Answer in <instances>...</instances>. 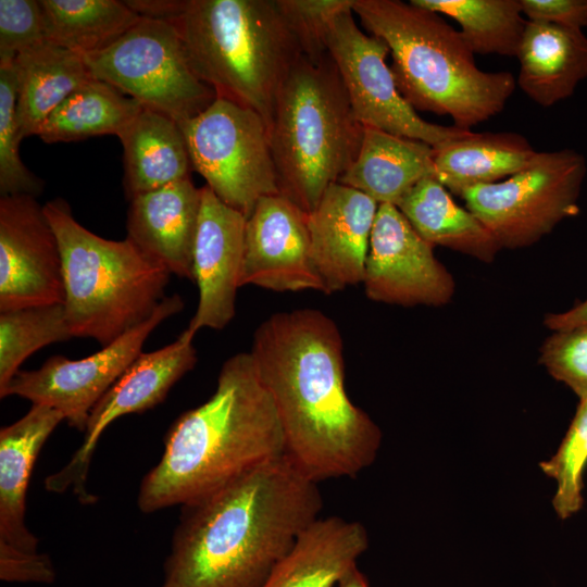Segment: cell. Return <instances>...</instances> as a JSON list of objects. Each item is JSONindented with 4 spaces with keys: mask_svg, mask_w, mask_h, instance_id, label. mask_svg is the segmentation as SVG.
I'll use <instances>...</instances> for the list:
<instances>
[{
    "mask_svg": "<svg viewBox=\"0 0 587 587\" xmlns=\"http://www.w3.org/2000/svg\"><path fill=\"white\" fill-rule=\"evenodd\" d=\"M245 285L325 294L311 255L308 213L282 195L260 199L246 221L240 287Z\"/></svg>",
    "mask_w": 587,
    "mask_h": 587,
    "instance_id": "cell-16",
    "label": "cell"
},
{
    "mask_svg": "<svg viewBox=\"0 0 587 587\" xmlns=\"http://www.w3.org/2000/svg\"><path fill=\"white\" fill-rule=\"evenodd\" d=\"M367 546L360 522L320 516L299 535L262 587H336Z\"/></svg>",
    "mask_w": 587,
    "mask_h": 587,
    "instance_id": "cell-21",
    "label": "cell"
},
{
    "mask_svg": "<svg viewBox=\"0 0 587 587\" xmlns=\"http://www.w3.org/2000/svg\"><path fill=\"white\" fill-rule=\"evenodd\" d=\"M201 188L190 177L129 200L127 238L171 275L193 280Z\"/></svg>",
    "mask_w": 587,
    "mask_h": 587,
    "instance_id": "cell-19",
    "label": "cell"
},
{
    "mask_svg": "<svg viewBox=\"0 0 587 587\" xmlns=\"http://www.w3.org/2000/svg\"><path fill=\"white\" fill-rule=\"evenodd\" d=\"M285 454L275 404L250 352L227 359L212 396L180 414L161 459L142 478L137 503L145 513L185 505Z\"/></svg>",
    "mask_w": 587,
    "mask_h": 587,
    "instance_id": "cell-3",
    "label": "cell"
},
{
    "mask_svg": "<svg viewBox=\"0 0 587 587\" xmlns=\"http://www.w3.org/2000/svg\"><path fill=\"white\" fill-rule=\"evenodd\" d=\"M183 308L179 295L165 297L147 321L98 352L78 360L53 355L37 370H20L0 397L18 396L53 408L84 433L91 410L141 353L149 335Z\"/></svg>",
    "mask_w": 587,
    "mask_h": 587,
    "instance_id": "cell-12",
    "label": "cell"
},
{
    "mask_svg": "<svg viewBox=\"0 0 587 587\" xmlns=\"http://www.w3.org/2000/svg\"><path fill=\"white\" fill-rule=\"evenodd\" d=\"M64 420L58 410L33 404L0 430V544L37 552L39 540L25 525V500L35 461L54 428Z\"/></svg>",
    "mask_w": 587,
    "mask_h": 587,
    "instance_id": "cell-20",
    "label": "cell"
},
{
    "mask_svg": "<svg viewBox=\"0 0 587 587\" xmlns=\"http://www.w3.org/2000/svg\"><path fill=\"white\" fill-rule=\"evenodd\" d=\"M378 205L362 191L334 183L308 214L311 255L326 295L362 284Z\"/></svg>",
    "mask_w": 587,
    "mask_h": 587,
    "instance_id": "cell-18",
    "label": "cell"
},
{
    "mask_svg": "<svg viewBox=\"0 0 587 587\" xmlns=\"http://www.w3.org/2000/svg\"><path fill=\"white\" fill-rule=\"evenodd\" d=\"M434 176L433 146L364 127L357 159L338 183L352 187L378 204L397 205L420 180Z\"/></svg>",
    "mask_w": 587,
    "mask_h": 587,
    "instance_id": "cell-23",
    "label": "cell"
},
{
    "mask_svg": "<svg viewBox=\"0 0 587 587\" xmlns=\"http://www.w3.org/2000/svg\"><path fill=\"white\" fill-rule=\"evenodd\" d=\"M527 21L566 27L587 26V0H521Z\"/></svg>",
    "mask_w": 587,
    "mask_h": 587,
    "instance_id": "cell-38",
    "label": "cell"
},
{
    "mask_svg": "<svg viewBox=\"0 0 587 587\" xmlns=\"http://www.w3.org/2000/svg\"><path fill=\"white\" fill-rule=\"evenodd\" d=\"M192 339L185 329L175 341L136 358L93 407L82 445L62 469L45 479L47 490H72L83 503L92 502L86 482L102 433L116 419L150 410L166 398L171 388L197 364Z\"/></svg>",
    "mask_w": 587,
    "mask_h": 587,
    "instance_id": "cell-13",
    "label": "cell"
},
{
    "mask_svg": "<svg viewBox=\"0 0 587 587\" xmlns=\"http://www.w3.org/2000/svg\"><path fill=\"white\" fill-rule=\"evenodd\" d=\"M57 236L36 197H0V312L62 303Z\"/></svg>",
    "mask_w": 587,
    "mask_h": 587,
    "instance_id": "cell-15",
    "label": "cell"
},
{
    "mask_svg": "<svg viewBox=\"0 0 587 587\" xmlns=\"http://www.w3.org/2000/svg\"><path fill=\"white\" fill-rule=\"evenodd\" d=\"M394 204H379L375 216L363 286L370 300L403 307L448 303L454 280Z\"/></svg>",
    "mask_w": 587,
    "mask_h": 587,
    "instance_id": "cell-14",
    "label": "cell"
},
{
    "mask_svg": "<svg viewBox=\"0 0 587 587\" xmlns=\"http://www.w3.org/2000/svg\"><path fill=\"white\" fill-rule=\"evenodd\" d=\"M434 149L435 178L454 195L524 170L537 151L516 133H470Z\"/></svg>",
    "mask_w": 587,
    "mask_h": 587,
    "instance_id": "cell-25",
    "label": "cell"
},
{
    "mask_svg": "<svg viewBox=\"0 0 587 587\" xmlns=\"http://www.w3.org/2000/svg\"><path fill=\"white\" fill-rule=\"evenodd\" d=\"M18 77L14 62L0 63V193L37 197L43 182L23 163L20 143L23 140L16 118Z\"/></svg>",
    "mask_w": 587,
    "mask_h": 587,
    "instance_id": "cell-32",
    "label": "cell"
},
{
    "mask_svg": "<svg viewBox=\"0 0 587 587\" xmlns=\"http://www.w3.org/2000/svg\"><path fill=\"white\" fill-rule=\"evenodd\" d=\"M277 4L302 55L319 61L328 53L326 38L332 22L352 10L354 0H277Z\"/></svg>",
    "mask_w": 587,
    "mask_h": 587,
    "instance_id": "cell-34",
    "label": "cell"
},
{
    "mask_svg": "<svg viewBox=\"0 0 587 587\" xmlns=\"http://www.w3.org/2000/svg\"><path fill=\"white\" fill-rule=\"evenodd\" d=\"M124 150V190L127 200L176 180L192 170L187 143L177 121L142 110L118 134Z\"/></svg>",
    "mask_w": 587,
    "mask_h": 587,
    "instance_id": "cell-24",
    "label": "cell"
},
{
    "mask_svg": "<svg viewBox=\"0 0 587 587\" xmlns=\"http://www.w3.org/2000/svg\"><path fill=\"white\" fill-rule=\"evenodd\" d=\"M18 77L16 118L21 138L36 136L48 115L92 79L82 54L45 42L14 60Z\"/></svg>",
    "mask_w": 587,
    "mask_h": 587,
    "instance_id": "cell-27",
    "label": "cell"
},
{
    "mask_svg": "<svg viewBox=\"0 0 587 587\" xmlns=\"http://www.w3.org/2000/svg\"><path fill=\"white\" fill-rule=\"evenodd\" d=\"M142 108L113 86L92 78L48 115L36 136L47 143L118 136Z\"/></svg>",
    "mask_w": 587,
    "mask_h": 587,
    "instance_id": "cell-28",
    "label": "cell"
},
{
    "mask_svg": "<svg viewBox=\"0 0 587 587\" xmlns=\"http://www.w3.org/2000/svg\"><path fill=\"white\" fill-rule=\"evenodd\" d=\"M182 507L161 587H262L323 499L283 454Z\"/></svg>",
    "mask_w": 587,
    "mask_h": 587,
    "instance_id": "cell-2",
    "label": "cell"
},
{
    "mask_svg": "<svg viewBox=\"0 0 587 587\" xmlns=\"http://www.w3.org/2000/svg\"><path fill=\"white\" fill-rule=\"evenodd\" d=\"M0 578L10 583L51 584L55 571L45 553L26 552L0 544Z\"/></svg>",
    "mask_w": 587,
    "mask_h": 587,
    "instance_id": "cell-37",
    "label": "cell"
},
{
    "mask_svg": "<svg viewBox=\"0 0 587 587\" xmlns=\"http://www.w3.org/2000/svg\"><path fill=\"white\" fill-rule=\"evenodd\" d=\"M48 42L79 54L114 42L141 16L125 1L40 0Z\"/></svg>",
    "mask_w": 587,
    "mask_h": 587,
    "instance_id": "cell-29",
    "label": "cell"
},
{
    "mask_svg": "<svg viewBox=\"0 0 587 587\" xmlns=\"http://www.w3.org/2000/svg\"><path fill=\"white\" fill-rule=\"evenodd\" d=\"M247 217L205 185L193 246V280L199 301L186 330L223 329L235 316L243 260Z\"/></svg>",
    "mask_w": 587,
    "mask_h": 587,
    "instance_id": "cell-17",
    "label": "cell"
},
{
    "mask_svg": "<svg viewBox=\"0 0 587 587\" xmlns=\"http://www.w3.org/2000/svg\"><path fill=\"white\" fill-rule=\"evenodd\" d=\"M192 170L247 218L260 199L280 195L266 122L233 101L215 100L179 123Z\"/></svg>",
    "mask_w": 587,
    "mask_h": 587,
    "instance_id": "cell-10",
    "label": "cell"
},
{
    "mask_svg": "<svg viewBox=\"0 0 587 587\" xmlns=\"http://www.w3.org/2000/svg\"><path fill=\"white\" fill-rule=\"evenodd\" d=\"M168 23L216 98L255 111L270 129L278 93L302 57L277 0H185Z\"/></svg>",
    "mask_w": 587,
    "mask_h": 587,
    "instance_id": "cell-5",
    "label": "cell"
},
{
    "mask_svg": "<svg viewBox=\"0 0 587 587\" xmlns=\"http://www.w3.org/2000/svg\"><path fill=\"white\" fill-rule=\"evenodd\" d=\"M586 173L585 157L573 149L537 152L521 172L469 188L460 197L501 249L524 248L578 214Z\"/></svg>",
    "mask_w": 587,
    "mask_h": 587,
    "instance_id": "cell-9",
    "label": "cell"
},
{
    "mask_svg": "<svg viewBox=\"0 0 587 587\" xmlns=\"http://www.w3.org/2000/svg\"><path fill=\"white\" fill-rule=\"evenodd\" d=\"M72 337L62 303L0 312V395L38 349Z\"/></svg>",
    "mask_w": 587,
    "mask_h": 587,
    "instance_id": "cell-31",
    "label": "cell"
},
{
    "mask_svg": "<svg viewBox=\"0 0 587 587\" xmlns=\"http://www.w3.org/2000/svg\"><path fill=\"white\" fill-rule=\"evenodd\" d=\"M125 3L141 17L171 22L182 13L185 0H126Z\"/></svg>",
    "mask_w": 587,
    "mask_h": 587,
    "instance_id": "cell-39",
    "label": "cell"
},
{
    "mask_svg": "<svg viewBox=\"0 0 587 587\" xmlns=\"http://www.w3.org/2000/svg\"><path fill=\"white\" fill-rule=\"evenodd\" d=\"M43 210L60 246L72 337L104 347L147 321L165 298L171 273L127 237L110 240L85 228L61 198Z\"/></svg>",
    "mask_w": 587,
    "mask_h": 587,
    "instance_id": "cell-7",
    "label": "cell"
},
{
    "mask_svg": "<svg viewBox=\"0 0 587 587\" xmlns=\"http://www.w3.org/2000/svg\"><path fill=\"white\" fill-rule=\"evenodd\" d=\"M411 2L454 20L474 54L517 57L527 24L521 0H411Z\"/></svg>",
    "mask_w": 587,
    "mask_h": 587,
    "instance_id": "cell-30",
    "label": "cell"
},
{
    "mask_svg": "<svg viewBox=\"0 0 587 587\" xmlns=\"http://www.w3.org/2000/svg\"><path fill=\"white\" fill-rule=\"evenodd\" d=\"M47 42L40 0H0V63Z\"/></svg>",
    "mask_w": 587,
    "mask_h": 587,
    "instance_id": "cell-36",
    "label": "cell"
},
{
    "mask_svg": "<svg viewBox=\"0 0 587 587\" xmlns=\"http://www.w3.org/2000/svg\"><path fill=\"white\" fill-rule=\"evenodd\" d=\"M539 362L580 400L587 398V324L554 332L544 342Z\"/></svg>",
    "mask_w": 587,
    "mask_h": 587,
    "instance_id": "cell-35",
    "label": "cell"
},
{
    "mask_svg": "<svg viewBox=\"0 0 587 587\" xmlns=\"http://www.w3.org/2000/svg\"><path fill=\"white\" fill-rule=\"evenodd\" d=\"M416 233L433 246H444L483 262L501 249L488 228L454 202L434 176L413 186L396 205Z\"/></svg>",
    "mask_w": 587,
    "mask_h": 587,
    "instance_id": "cell-26",
    "label": "cell"
},
{
    "mask_svg": "<svg viewBox=\"0 0 587 587\" xmlns=\"http://www.w3.org/2000/svg\"><path fill=\"white\" fill-rule=\"evenodd\" d=\"M353 13L389 48L402 97L420 111L449 115L471 127L499 114L513 95L510 72H485L460 30L440 14L400 0H354Z\"/></svg>",
    "mask_w": 587,
    "mask_h": 587,
    "instance_id": "cell-4",
    "label": "cell"
},
{
    "mask_svg": "<svg viewBox=\"0 0 587 587\" xmlns=\"http://www.w3.org/2000/svg\"><path fill=\"white\" fill-rule=\"evenodd\" d=\"M336 587H369V585L364 575L354 566L339 579Z\"/></svg>",
    "mask_w": 587,
    "mask_h": 587,
    "instance_id": "cell-41",
    "label": "cell"
},
{
    "mask_svg": "<svg viewBox=\"0 0 587 587\" xmlns=\"http://www.w3.org/2000/svg\"><path fill=\"white\" fill-rule=\"evenodd\" d=\"M587 465V398L580 400L576 414L555 454L540 463L544 473L557 482L552 500L561 519L578 512L584 503L583 477Z\"/></svg>",
    "mask_w": 587,
    "mask_h": 587,
    "instance_id": "cell-33",
    "label": "cell"
},
{
    "mask_svg": "<svg viewBox=\"0 0 587 587\" xmlns=\"http://www.w3.org/2000/svg\"><path fill=\"white\" fill-rule=\"evenodd\" d=\"M516 59V84L548 108L571 97L587 77V36L582 28L527 21Z\"/></svg>",
    "mask_w": 587,
    "mask_h": 587,
    "instance_id": "cell-22",
    "label": "cell"
},
{
    "mask_svg": "<svg viewBox=\"0 0 587 587\" xmlns=\"http://www.w3.org/2000/svg\"><path fill=\"white\" fill-rule=\"evenodd\" d=\"M268 132L280 195L311 213L357 159L364 133L329 53L298 60Z\"/></svg>",
    "mask_w": 587,
    "mask_h": 587,
    "instance_id": "cell-6",
    "label": "cell"
},
{
    "mask_svg": "<svg viewBox=\"0 0 587 587\" xmlns=\"http://www.w3.org/2000/svg\"><path fill=\"white\" fill-rule=\"evenodd\" d=\"M82 55L93 78L178 123L216 98L191 70L180 37L168 22L141 17L111 45Z\"/></svg>",
    "mask_w": 587,
    "mask_h": 587,
    "instance_id": "cell-8",
    "label": "cell"
},
{
    "mask_svg": "<svg viewBox=\"0 0 587 587\" xmlns=\"http://www.w3.org/2000/svg\"><path fill=\"white\" fill-rule=\"evenodd\" d=\"M282 425L285 455L315 483L355 477L382 442L345 386L344 341L316 309L277 312L255 329L249 351Z\"/></svg>",
    "mask_w": 587,
    "mask_h": 587,
    "instance_id": "cell-1",
    "label": "cell"
},
{
    "mask_svg": "<svg viewBox=\"0 0 587 587\" xmlns=\"http://www.w3.org/2000/svg\"><path fill=\"white\" fill-rule=\"evenodd\" d=\"M352 10L330 24L326 47L336 64L352 111L364 127L426 142L433 147L467 136L472 130L423 120L402 97L386 58L384 40L363 32Z\"/></svg>",
    "mask_w": 587,
    "mask_h": 587,
    "instance_id": "cell-11",
    "label": "cell"
},
{
    "mask_svg": "<svg viewBox=\"0 0 587 587\" xmlns=\"http://www.w3.org/2000/svg\"><path fill=\"white\" fill-rule=\"evenodd\" d=\"M545 324L554 332L587 324V299L567 311L548 314Z\"/></svg>",
    "mask_w": 587,
    "mask_h": 587,
    "instance_id": "cell-40",
    "label": "cell"
}]
</instances>
